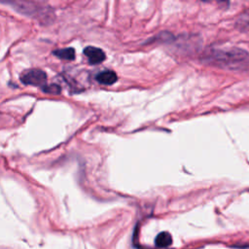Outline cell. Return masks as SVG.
<instances>
[{"label":"cell","mask_w":249,"mask_h":249,"mask_svg":"<svg viewBox=\"0 0 249 249\" xmlns=\"http://www.w3.org/2000/svg\"><path fill=\"white\" fill-rule=\"evenodd\" d=\"M20 81L24 85L45 87L46 82H47V75L43 70L30 69V70H27L22 73V75L20 77Z\"/></svg>","instance_id":"2"},{"label":"cell","mask_w":249,"mask_h":249,"mask_svg":"<svg viewBox=\"0 0 249 249\" xmlns=\"http://www.w3.org/2000/svg\"><path fill=\"white\" fill-rule=\"evenodd\" d=\"M42 89L47 92V93H53V94H59L61 91V88L60 86L56 85V84H53L50 86H45L42 88Z\"/></svg>","instance_id":"8"},{"label":"cell","mask_w":249,"mask_h":249,"mask_svg":"<svg viewBox=\"0 0 249 249\" xmlns=\"http://www.w3.org/2000/svg\"><path fill=\"white\" fill-rule=\"evenodd\" d=\"M204 63L230 69V70H249V53L236 47L210 48L204 51L200 56Z\"/></svg>","instance_id":"1"},{"label":"cell","mask_w":249,"mask_h":249,"mask_svg":"<svg viewBox=\"0 0 249 249\" xmlns=\"http://www.w3.org/2000/svg\"><path fill=\"white\" fill-rule=\"evenodd\" d=\"M84 53L88 57L89 62L90 64H98L105 59L104 52L101 49L95 48L92 46H89L85 48Z\"/></svg>","instance_id":"3"},{"label":"cell","mask_w":249,"mask_h":249,"mask_svg":"<svg viewBox=\"0 0 249 249\" xmlns=\"http://www.w3.org/2000/svg\"><path fill=\"white\" fill-rule=\"evenodd\" d=\"M236 24L242 30H249V9H247L238 17Z\"/></svg>","instance_id":"7"},{"label":"cell","mask_w":249,"mask_h":249,"mask_svg":"<svg viewBox=\"0 0 249 249\" xmlns=\"http://www.w3.org/2000/svg\"><path fill=\"white\" fill-rule=\"evenodd\" d=\"M53 54L61 59L65 60H73L75 58V50L73 48L60 49L53 52Z\"/></svg>","instance_id":"6"},{"label":"cell","mask_w":249,"mask_h":249,"mask_svg":"<svg viewBox=\"0 0 249 249\" xmlns=\"http://www.w3.org/2000/svg\"><path fill=\"white\" fill-rule=\"evenodd\" d=\"M155 243L158 247H167L172 243V237L169 232L162 231L157 235Z\"/></svg>","instance_id":"5"},{"label":"cell","mask_w":249,"mask_h":249,"mask_svg":"<svg viewBox=\"0 0 249 249\" xmlns=\"http://www.w3.org/2000/svg\"><path fill=\"white\" fill-rule=\"evenodd\" d=\"M118 77L114 71L105 70L96 75V80L102 85H113L117 81Z\"/></svg>","instance_id":"4"}]
</instances>
